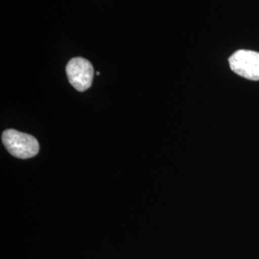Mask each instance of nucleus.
I'll return each mask as SVG.
<instances>
[{"label": "nucleus", "mask_w": 259, "mask_h": 259, "mask_svg": "<svg viewBox=\"0 0 259 259\" xmlns=\"http://www.w3.org/2000/svg\"><path fill=\"white\" fill-rule=\"evenodd\" d=\"M2 142L12 156L22 159L35 157L39 151V144L36 138L17 130L4 131Z\"/></svg>", "instance_id": "f257e3e1"}, {"label": "nucleus", "mask_w": 259, "mask_h": 259, "mask_svg": "<svg viewBox=\"0 0 259 259\" xmlns=\"http://www.w3.org/2000/svg\"><path fill=\"white\" fill-rule=\"evenodd\" d=\"M231 69L241 77L259 81V53L250 50H239L229 60Z\"/></svg>", "instance_id": "7ed1b4c3"}, {"label": "nucleus", "mask_w": 259, "mask_h": 259, "mask_svg": "<svg viewBox=\"0 0 259 259\" xmlns=\"http://www.w3.org/2000/svg\"><path fill=\"white\" fill-rule=\"evenodd\" d=\"M66 75L70 84L78 92H85L93 84L94 68L84 58L76 57L66 65Z\"/></svg>", "instance_id": "f03ea898"}]
</instances>
